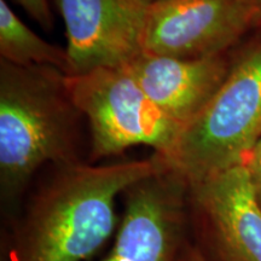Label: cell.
Here are the masks:
<instances>
[{
	"instance_id": "obj_1",
	"label": "cell",
	"mask_w": 261,
	"mask_h": 261,
	"mask_svg": "<svg viewBox=\"0 0 261 261\" xmlns=\"http://www.w3.org/2000/svg\"><path fill=\"white\" fill-rule=\"evenodd\" d=\"M50 167L18 220L11 261L90 259L115 231L117 197L168 165L152 154L110 165L77 162Z\"/></svg>"
},
{
	"instance_id": "obj_2",
	"label": "cell",
	"mask_w": 261,
	"mask_h": 261,
	"mask_svg": "<svg viewBox=\"0 0 261 261\" xmlns=\"http://www.w3.org/2000/svg\"><path fill=\"white\" fill-rule=\"evenodd\" d=\"M85 126L86 117L71 97L64 73L0 60L3 205H17L44 166L89 162L83 160Z\"/></svg>"
},
{
	"instance_id": "obj_3",
	"label": "cell",
	"mask_w": 261,
	"mask_h": 261,
	"mask_svg": "<svg viewBox=\"0 0 261 261\" xmlns=\"http://www.w3.org/2000/svg\"><path fill=\"white\" fill-rule=\"evenodd\" d=\"M261 138V29L234 50L227 76L166 160L194 184L246 163Z\"/></svg>"
},
{
	"instance_id": "obj_4",
	"label": "cell",
	"mask_w": 261,
	"mask_h": 261,
	"mask_svg": "<svg viewBox=\"0 0 261 261\" xmlns=\"http://www.w3.org/2000/svg\"><path fill=\"white\" fill-rule=\"evenodd\" d=\"M75 104L89 125V162L146 145L167 160L182 127L155 106L126 67H103L67 75Z\"/></svg>"
},
{
	"instance_id": "obj_5",
	"label": "cell",
	"mask_w": 261,
	"mask_h": 261,
	"mask_svg": "<svg viewBox=\"0 0 261 261\" xmlns=\"http://www.w3.org/2000/svg\"><path fill=\"white\" fill-rule=\"evenodd\" d=\"M190 184L166 167L123 192L112 249L99 261H179L190 226Z\"/></svg>"
},
{
	"instance_id": "obj_6",
	"label": "cell",
	"mask_w": 261,
	"mask_h": 261,
	"mask_svg": "<svg viewBox=\"0 0 261 261\" xmlns=\"http://www.w3.org/2000/svg\"><path fill=\"white\" fill-rule=\"evenodd\" d=\"M254 31L243 0H151L143 52L203 58L232 50Z\"/></svg>"
},
{
	"instance_id": "obj_7",
	"label": "cell",
	"mask_w": 261,
	"mask_h": 261,
	"mask_svg": "<svg viewBox=\"0 0 261 261\" xmlns=\"http://www.w3.org/2000/svg\"><path fill=\"white\" fill-rule=\"evenodd\" d=\"M190 221L208 261H261V207L246 166L190 184Z\"/></svg>"
},
{
	"instance_id": "obj_8",
	"label": "cell",
	"mask_w": 261,
	"mask_h": 261,
	"mask_svg": "<svg viewBox=\"0 0 261 261\" xmlns=\"http://www.w3.org/2000/svg\"><path fill=\"white\" fill-rule=\"evenodd\" d=\"M63 18L71 75L126 67L143 52L151 0H54Z\"/></svg>"
},
{
	"instance_id": "obj_9",
	"label": "cell",
	"mask_w": 261,
	"mask_h": 261,
	"mask_svg": "<svg viewBox=\"0 0 261 261\" xmlns=\"http://www.w3.org/2000/svg\"><path fill=\"white\" fill-rule=\"evenodd\" d=\"M236 47L203 58H174L142 52L126 68L155 106L184 128L224 83Z\"/></svg>"
},
{
	"instance_id": "obj_10",
	"label": "cell",
	"mask_w": 261,
	"mask_h": 261,
	"mask_svg": "<svg viewBox=\"0 0 261 261\" xmlns=\"http://www.w3.org/2000/svg\"><path fill=\"white\" fill-rule=\"evenodd\" d=\"M0 60L22 67H54L65 75L73 73L67 48L47 42L35 34L5 0H0Z\"/></svg>"
},
{
	"instance_id": "obj_11",
	"label": "cell",
	"mask_w": 261,
	"mask_h": 261,
	"mask_svg": "<svg viewBox=\"0 0 261 261\" xmlns=\"http://www.w3.org/2000/svg\"><path fill=\"white\" fill-rule=\"evenodd\" d=\"M24 10L42 28L50 31L54 25V18L48 0H12Z\"/></svg>"
},
{
	"instance_id": "obj_12",
	"label": "cell",
	"mask_w": 261,
	"mask_h": 261,
	"mask_svg": "<svg viewBox=\"0 0 261 261\" xmlns=\"http://www.w3.org/2000/svg\"><path fill=\"white\" fill-rule=\"evenodd\" d=\"M244 166L248 171L257 203L261 207V138L257 140L255 146L250 151Z\"/></svg>"
},
{
	"instance_id": "obj_13",
	"label": "cell",
	"mask_w": 261,
	"mask_h": 261,
	"mask_svg": "<svg viewBox=\"0 0 261 261\" xmlns=\"http://www.w3.org/2000/svg\"><path fill=\"white\" fill-rule=\"evenodd\" d=\"M252 17L253 29H261V0H243Z\"/></svg>"
},
{
	"instance_id": "obj_14",
	"label": "cell",
	"mask_w": 261,
	"mask_h": 261,
	"mask_svg": "<svg viewBox=\"0 0 261 261\" xmlns=\"http://www.w3.org/2000/svg\"><path fill=\"white\" fill-rule=\"evenodd\" d=\"M179 261H208L196 244L187 243L182 249Z\"/></svg>"
}]
</instances>
